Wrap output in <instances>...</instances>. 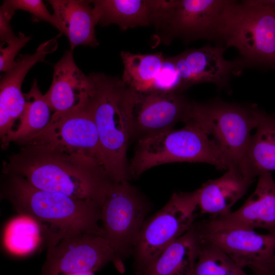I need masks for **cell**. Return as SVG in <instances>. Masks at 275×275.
I'll return each mask as SVG.
<instances>
[{"label":"cell","instance_id":"cell-11","mask_svg":"<svg viewBox=\"0 0 275 275\" xmlns=\"http://www.w3.org/2000/svg\"><path fill=\"white\" fill-rule=\"evenodd\" d=\"M109 263L124 273L122 261L116 255L102 236L79 233L47 248L45 260L40 275H64L100 270Z\"/></svg>","mask_w":275,"mask_h":275},{"label":"cell","instance_id":"cell-2","mask_svg":"<svg viewBox=\"0 0 275 275\" xmlns=\"http://www.w3.org/2000/svg\"><path fill=\"white\" fill-rule=\"evenodd\" d=\"M3 173L1 196L20 215L37 224L47 248L79 233L102 236L97 202L43 190L18 175Z\"/></svg>","mask_w":275,"mask_h":275},{"label":"cell","instance_id":"cell-6","mask_svg":"<svg viewBox=\"0 0 275 275\" xmlns=\"http://www.w3.org/2000/svg\"><path fill=\"white\" fill-rule=\"evenodd\" d=\"M229 0H147L149 23L155 30L154 47L175 39L217 43L223 14Z\"/></svg>","mask_w":275,"mask_h":275},{"label":"cell","instance_id":"cell-30","mask_svg":"<svg viewBox=\"0 0 275 275\" xmlns=\"http://www.w3.org/2000/svg\"><path fill=\"white\" fill-rule=\"evenodd\" d=\"M254 275H275V266L271 269L258 270L253 271Z\"/></svg>","mask_w":275,"mask_h":275},{"label":"cell","instance_id":"cell-23","mask_svg":"<svg viewBox=\"0 0 275 275\" xmlns=\"http://www.w3.org/2000/svg\"><path fill=\"white\" fill-rule=\"evenodd\" d=\"M123 65L122 80L128 87L138 91L157 89L160 75L166 65V57L161 52L141 54L122 51Z\"/></svg>","mask_w":275,"mask_h":275},{"label":"cell","instance_id":"cell-9","mask_svg":"<svg viewBox=\"0 0 275 275\" xmlns=\"http://www.w3.org/2000/svg\"><path fill=\"white\" fill-rule=\"evenodd\" d=\"M100 206L102 236L122 261L132 254L150 204L129 180H112Z\"/></svg>","mask_w":275,"mask_h":275},{"label":"cell","instance_id":"cell-14","mask_svg":"<svg viewBox=\"0 0 275 275\" xmlns=\"http://www.w3.org/2000/svg\"><path fill=\"white\" fill-rule=\"evenodd\" d=\"M226 49L206 44L166 57V61L175 69L182 92L206 82L214 84L222 89L228 85L232 74H239L243 69L236 60L232 61L225 59Z\"/></svg>","mask_w":275,"mask_h":275},{"label":"cell","instance_id":"cell-25","mask_svg":"<svg viewBox=\"0 0 275 275\" xmlns=\"http://www.w3.org/2000/svg\"><path fill=\"white\" fill-rule=\"evenodd\" d=\"M189 275L250 274L218 247L201 239L198 258Z\"/></svg>","mask_w":275,"mask_h":275},{"label":"cell","instance_id":"cell-10","mask_svg":"<svg viewBox=\"0 0 275 275\" xmlns=\"http://www.w3.org/2000/svg\"><path fill=\"white\" fill-rule=\"evenodd\" d=\"M194 101L183 92L152 89L138 91L126 86L124 103L129 118L131 140L138 141L173 129L189 119Z\"/></svg>","mask_w":275,"mask_h":275},{"label":"cell","instance_id":"cell-1","mask_svg":"<svg viewBox=\"0 0 275 275\" xmlns=\"http://www.w3.org/2000/svg\"><path fill=\"white\" fill-rule=\"evenodd\" d=\"M3 162V172L16 174L33 186L100 205L112 181L92 159L47 146L22 144Z\"/></svg>","mask_w":275,"mask_h":275},{"label":"cell","instance_id":"cell-7","mask_svg":"<svg viewBox=\"0 0 275 275\" xmlns=\"http://www.w3.org/2000/svg\"><path fill=\"white\" fill-rule=\"evenodd\" d=\"M258 109L256 104L220 99L194 101L188 120L197 123L215 142L232 166H239L256 127Z\"/></svg>","mask_w":275,"mask_h":275},{"label":"cell","instance_id":"cell-16","mask_svg":"<svg viewBox=\"0 0 275 275\" xmlns=\"http://www.w3.org/2000/svg\"><path fill=\"white\" fill-rule=\"evenodd\" d=\"M253 194L239 209L224 215L203 220L213 227L262 229L275 233V181L271 172L258 177Z\"/></svg>","mask_w":275,"mask_h":275},{"label":"cell","instance_id":"cell-4","mask_svg":"<svg viewBox=\"0 0 275 275\" xmlns=\"http://www.w3.org/2000/svg\"><path fill=\"white\" fill-rule=\"evenodd\" d=\"M216 44L235 48L242 69H275L274 1L229 0Z\"/></svg>","mask_w":275,"mask_h":275},{"label":"cell","instance_id":"cell-19","mask_svg":"<svg viewBox=\"0 0 275 275\" xmlns=\"http://www.w3.org/2000/svg\"><path fill=\"white\" fill-rule=\"evenodd\" d=\"M60 33L68 38L70 50L78 45L96 47L99 42L95 34L98 20L90 1L49 0Z\"/></svg>","mask_w":275,"mask_h":275},{"label":"cell","instance_id":"cell-31","mask_svg":"<svg viewBox=\"0 0 275 275\" xmlns=\"http://www.w3.org/2000/svg\"><path fill=\"white\" fill-rule=\"evenodd\" d=\"M64 275H94L93 272H76L72 273H69Z\"/></svg>","mask_w":275,"mask_h":275},{"label":"cell","instance_id":"cell-24","mask_svg":"<svg viewBox=\"0 0 275 275\" xmlns=\"http://www.w3.org/2000/svg\"><path fill=\"white\" fill-rule=\"evenodd\" d=\"M25 105L18 125L9 134L3 148L12 142L18 143L38 133L50 123L53 114L44 94H43L36 79L31 89L24 93Z\"/></svg>","mask_w":275,"mask_h":275},{"label":"cell","instance_id":"cell-28","mask_svg":"<svg viewBox=\"0 0 275 275\" xmlns=\"http://www.w3.org/2000/svg\"><path fill=\"white\" fill-rule=\"evenodd\" d=\"M15 41L7 44H1L0 47V71L6 72L15 64L16 57L19 51L31 40V36L19 32Z\"/></svg>","mask_w":275,"mask_h":275},{"label":"cell","instance_id":"cell-8","mask_svg":"<svg viewBox=\"0 0 275 275\" xmlns=\"http://www.w3.org/2000/svg\"><path fill=\"white\" fill-rule=\"evenodd\" d=\"M198 189L175 192L162 208L145 221L132 254L136 275L143 273L169 245L191 227L198 207Z\"/></svg>","mask_w":275,"mask_h":275},{"label":"cell","instance_id":"cell-20","mask_svg":"<svg viewBox=\"0 0 275 275\" xmlns=\"http://www.w3.org/2000/svg\"><path fill=\"white\" fill-rule=\"evenodd\" d=\"M257 126L239 167L255 179L261 174L275 170V114L259 108Z\"/></svg>","mask_w":275,"mask_h":275},{"label":"cell","instance_id":"cell-17","mask_svg":"<svg viewBox=\"0 0 275 275\" xmlns=\"http://www.w3.org/2000/svg\"><path fill=\"white\" fill-rule=\"evenodd\" d=\"M89 76L74 62L73 51L66 50L55 64L51 85L44 94L52 110V117L76 109L87 99Z\"/></svg>","mask_w":275,"mask_h":275},{"label":"cell","instance_id":"cell-22","mask_svg":"<svg viewBox=\"0 0 275 275\" xmlns=\"http://www.w3.org/2000/svg\"><path fill=\"white\" fill-rule=\"evenodd\" d=\"M98 25H117L122 31L150 26L147 0H90Z\"/></svg>","mask_w":275,"mask_h":275},{"label":"cell","instance_id":"cell-13","mask_svg":"<svg viewBox=\"0 0 275 275\" xmlns=\"http://www.w3.org/2000/svg\"><path fill=\"white\" fill-rule=\"evenodd\" d=\"M202 240L225 253L240 266L253 271L275 266V233L262 234L240 228L213 227L196 222Z\"/></svg>","mask_w":275,"mask_h":275},{"label":"cell","instance_id":"cell-12","mask_svg":"<svg viewBox=\"0 0 275 275\" xmlns=\"http://www.w3.org/2000/svg\"><path fill=\"white\" fill-rule=\"evenodd\" d=\"M56 148L89 158L104 168L97 128L88 103L66 114L51 117L47 127L18 143Z\"/></svg>","mask_w":275,"mask_h":275},{"label":"cell","instance_id":"cell-32","mask_svg":"<svg viewBox=\"0 0 275 275\" xmlns=\"http://www.w3.org/2000/svg\"><path fill=\"white\" fill-rule=\"evenodd\" d=\"M274 2H275V1H274Z\"/></svg>","mask_w":275,"mask_h":275},{"label":"cell","instance_id":"cell-15","mask_svg":"<svg viewBox=\"0 0 275 275\" xmlns=\"http://www.w3.org/2000/svg\"><path fill=\"white\" fill-rule=\"evenodd\" d=\"M42 42L32 54H19L15 65L5 72L0 81V136L6 139L19 120L25 107V100L21 90L22 82L29 70L36 64L44 61L47 55L58 46L57 38Z\"/></svg>","mask_w":275,"mask_h":275},{"label":"cell","instance_id":"cell-27","mask_svg":"<svg viewBox=\"0 0 275 275\" xmlns=\"http://www.w3.org/2000/svg\"><path fill=\"white\" fill-rule=\"evenodd\" d=\"M10 12L15 14L17 10H23L32 15L35 22L44 21L60 30L59 23L53 14H51L44 3L41 0H6L2 5Z\"/></svg>","mask_w":275,"mask_h":275},{"label":"cell","instance_id":"cell-3","mask_svg":"<svg viewBox=\"0 0 275 275\" xmlns=\"http://www.w3.org/2000/svg\"><path fill=\"white\" fill-rule=\"evenodd\" d=\"M88 103L97 128L104 169L111 179L129 180L127 151L130 126L122 79L102 72L88 75Z\"/></svg>","mask_w":275,"mask_h":275},{"label":"cell","instance_id":"cell-5","mask_svg":"<svg viewBox=\"0 0 275 275\" xmlns=\"http://www.w3.org/2000/svg\"><path fill=\"white\" fill-rule=\"evenodd\" d=\"M171 129L137 142L129 161L130 177L137 178L156 166L173 162H202L227 170L231 163L218 146L195 122L188 120Z\"/></svg>","mask_w":275,"mask_h":275},{"label":"cell","instance_id":"cell-18","mask_svg":"<svg viewBox=\"0 0 275 275\" xmlns=\"http://www.w3.org/2000/svg\"><path fill=\"white\" fill-rule=\"evenodd\" d=\"M255 179L238 166L229 168L220 177L210 179L198 188V207L210 217L231 212L232 207L246 193Z\"/></svg>","mask_w":275,"mask_h":275},{"label":"cell","instance_id":"cell-26","mask_svg":"<svg viewBox=\"0 0 275 275\" xmlns=\"http://www.w3.org/2000/svg\"><path fill=\"white\" fill-rule=\"evenodd\" d=\"M42 237L37 224L28 217L14 220L9 225L6 235L9 248L17 254H25L34 250Z\"/></svg>","mask_w":275,"mask_h":275},{"label":"cell","instance_id":"cell-21","mask_svg":"<svg viewBox=\"0 0 275 275\" xmlns=\"http://www.w3.org/2000/svg\"><path fill=\"white\" fill-rule=\"evenodd\" d=\"M201 244V239L195 222L141 275H189L198 258Z\"/></svg>","mask_w":275,"mask_h":275},{"label":"cell","instance_id":"cell-29","mask_svg":"<svg viewBox=\"0 0 275 275\" xmlns=\"http://www.w3.org/2000/svg\"><path fill=\"white\" fill-rule=\"evenodd\" d=\"M13 16L0 8V40L1 44L12 43L18 39L11 27L10 20Z\"/></svg>","mask_w":275,"mask_h":275}]
</instances>
